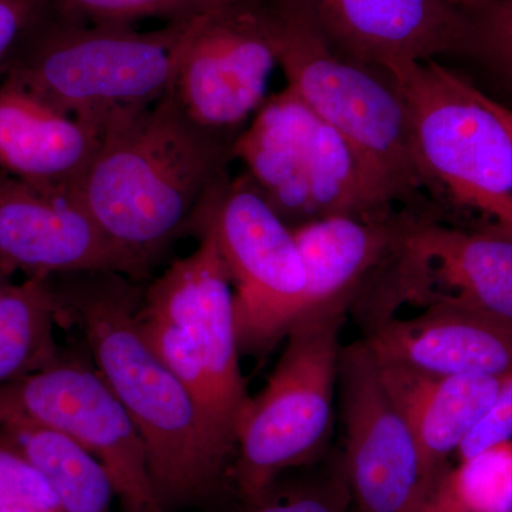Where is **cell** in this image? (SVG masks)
<instances>
[{"label": "cell", "instance_id": "6da1fadb", "mask_svg": "<svg viewBox=\"0 0 512 512\" xmlns=\"http://www.w3.org/2000/svg\"><path fill=\"white\" fill-rule=\"evenodd\" d=\"M239 134L188 119L173 94L104 128L70 200L127 259L138 282L185 234L227 178Z\"/></svg>", "mask_w": 512, "mask_h": 512}, {"label": "cell", "instance_id": "7a4b0ae2", "mask_svg": "<svg viewBox=\"0 0 512 512\" xmlns=\"http://www.w3.org/2000/svg\"><path fill=\"white\" fill-rule=\"evenodd\" d=\"M62 325L82 332L96 370L146 447L148 473L167 512L204 503L229 481L197 404L138 325L144 291L116 272L55 276Z\"/></svg>", "mask_w": 512, "mask_h": 512}, {"label": "cell", "instance_id": "3957f363", "mask_svg": "<svg viewBox=\"0 0 512 512\" xmlns=\"http://www.w3.org/2000/svg\"><path fill=\"white\" fill-rule=\"evenodd\" d=\"M204 15L140 32L133 25L77 22L47 6L3 80L101 134L170 92Z\"/></svg>", "mask_w": 512, "mask_h": 512}, {"label": "cell", "instance_id": "277c9868", "mask_svg": "<svg viewBox=\"0 0 512 512\" xmlns=\"http://www.w3.org/2000/svg\"><path fill=\"white\" fill-rule=\"evenodd\" d=\"M286 86L372 165L402 207L440 212L448 204L421 163L406 101L383 69L332 52L288 0L256 6Z\"/></svg>", "mask_w": 512, "mask_h": 512}, {"label": "cell", "instance_id": "5b68a950", "mask_svg": "<svg viewBox=\"0 0 512 512\" xmlns=\"http://www.w3.org/2000/svg\"><path fill=\"white\" fill-rule=\"evenodd\" d=\"M197 237V249L144 291L137 320L148 345L191 393L211 446L231 476L252 397L239 367L227 266L210 231Z\"/></svg>", "mask_w": 512, "mask_h": 512}, {"label": "cell", "instance_id": "8992f818", "mask_svg": "<svg viewBox=\"0 0 512 512\" xmlns=\"http://www.w3.org/2000/svg\"><path fill=\"white\" fill-rule=\"evenodd\" d=\"M234 157L291 229L402 207L362 154L288 86L256 111Z\"/></svg>", "mask_w": 512, "mask_h": 512}, {"label": "cell", "instance_id": "52a82bcc", "mask_svg": "<svg viewBox=\"0 0 512 512\" xmlns=\"http://www.w3.org/2000/svg\"><path fill=\"white\" fill-rule=\"evenodd\" d=\"M346 313L325 309L299 319L265 389L251 400L229 476L244 503L264 497L328 443Z\"/></svg>", "mask_w": 512, "mask_h": 512}, {"label": "cell", "instance_id": "ba28073f", "mask_svg": "<svg viewBox=\"0 0 512 512\" xmlns=\"http://www.w3.org/2000/svg\"><path fill=\"white\" fill-rule=\"evenodd\" d=\"M384 70L403 94L421 163L448 204L512 232V136L477 87L436 59Z\"/></svg>", "mask_w": 512, "mask_h": 512}, {"label": "cell", "instance_id": "9c48e42d", "mask_svg": "<svg viewBox=\"0 0 512 512\" xmlns=\"http://www.w3.org/2000/svg\"><path fill=\"white\" fill-rule=\"evenodd\" d=\"M210 231L234 291L241 355H265L301 318L306 271L295 235L247 173L212 192L192 234Z\"/></svg>", "mask_w": 512, "mask_h": 512}, {"label": "cell", "instance_id": "30bf717a", "mask_svg": "<svg viewBox=\"0 0 512 512\" xmlns=\"http://www.w3.org/2000/svg\"><path fill=\"white\" fill-rule=\"evenodd\" d=\"M28 421L66 434L103 464L123 512H167L148 473L143 439L96 367L62 359L0 384V426Z\"/></svg>", "mask_w": 512, "mask_h": 512}, {"label": "cell", "instance_id": "8fae6325", "mask_svg": "<svg viewBox=\"0 0 512 512\" xmlns=\"http://www.w3.org/2000/svg\"><path fill=\"white\" fill-rule=\"evenodd\" d=\"M338 384L353 511L421 512L427 491L416 440L365 340L340 350Z\"/></svg>", "mask_w": 512, "mask_h": 512}, {"label": "cell", "instance_id": "7c38bea8", "mask_svg": "<svg viewBox=\"0 0 512 512\" xmlns=\"http://www.w3.org/2000/svg\"><path fill=\"white\" fill-rule=\"evenodd\" d=\"M278 66L258 9L208 12L185 50L170 92L197 126L241 134L268 99L269 80Z\"/></svg>", "mask_w": 512, "mask_h": 512}, {"label": "cell", "instance_id": "4fadbf2b", "mask_svg": "<svg viewBox=\"0 0 512 512\" xmlns=\"http://www.w3.org/2000/svg\"><path fill=\"white\" fill-rule=\"evenodd\" d=\"M424 215L437 214L394 207L373 217H333L292 229L306 271L301 318L333 308L375 318L392 291L407 238Z\"/></svg>", "mask_w": 512, "mask_h": 512}, {"label": "cell", "instance_id": "5bb4252c", "mask_svg": "<svg viewBox=\"0 0 512 512\" xmlns=\"http://www.w3.org/2000/svg\"><path fill=\"white\" fill-rule=\"evenodd\" d=\"M457 299L512 323V232L453 227L436 215L414 225L399 265L392 311Z\"/></svg>", "mask_w": 512, "mask_h": 512}, {"label": "cell", "instance_id": "9a60e30c", "mask_svg": "<svg viewBox=\"0 0 512 512\" xmlns=\"http://www.w3.org/2000/svg\"><path fill=\"white\" fill-rule=\"evenodd\" d=\"M335 55L386 69L463 55L470 19L444 0H288Z\"/></svg>", "mask_w": 512, "mask_h": 512}, {"label": "cell", "instance_id": "2e32d148", "mask_svg": "<svg viewBox=\"0 0 512 512\" xmlns=\"http://www.w3.org/2000/svg\"><path fill=\"white\" fill-rule=\"evenodd\" d=\"M0 268L55 276L116 272L137 281L126 258L80 205L0 171ZM138 282V281H137Z\"/></svg>", "mask_w": 512, "mask_h": 512}, {"label": "cell", "instance_id": "e0dca14e", "mask_svg": "<svg viewBox=\"0 0 512 512\" xmlns=\"http://www.w3.org/2000/svg\"><path fill=\"white\" fill-rule=\"evenodd\" d=\"M365 343L377 362L427 375L512 372V323L457 299H437L413 319L384 320L369 330Z\"/></svg>", "mask_w": 512, "mask_h": 512}, {"label": "cell", "instance_id": "ac0fdd59", "mask_svg": "<svg viewBox=\"0 0 512 512\" xmlns=\"http://www.w3.org/2000/svg\"><path fill=\"white\" fill-rule=\"evenodd\" d=\"M96 128L67 116L18 84L0 83V171L69 197L100 147Z\"/></svg>", "mask_w": 512, "mask_h": 512}, {"label": "cell", "instance_id": "d6986e66", "mask_svg": "<svg viewBox=\"0 0 512 512\" xmlns=\"http://www.w3.org/2000/svg\"><path fill=\"white\" fill-rule=\"evenodd\" d=\"M376 363L387 392L416 440L429 497L447 471V458L458 451L493 406L504 376H433Z\"/></svg>", "mask_w": 512, "mask_h": 512}, {"label": "cell", "instance_id": "ffe728a7", "mask_svg": "<svg viewBox=\"0 0 512 512\" xmlns=\"http://www.w3.org/2000/svg\"><path fill=\"white\" fill-rule=\"evenodd\" d=\"M0 444L35 468L55 493L63 512H111L116 497L103 464L66 434L28 421L0 426Z\"/></svg>", "mask_w": 512, "mask_h": 512}, {"label": "cell", "instance_id": "44dd1931", "mask_svg": "<svg viewBox=\"0 0 512 512\" xmlns=\"http://www.w3.org/2000/svg\"><path fill=\"white\" fill-rule=\"evenodd\" d=\"M55 278L30 276L0 295V384L15 382L62 359Z\"/></svg>", "mask_w": 512, "mask_h": 512}, {"label": "cell", "instance_id": "7402d4cb", "mask_svg": "<svg viewBox=\"0 0 512 512\" xmlns=\"http://www.w3.org/2000/svg\"><path fill=\"white\" fill-rule=\"evenodd\" d=\"M450 481L458 497L473 512H512V443L467 458Z\"/></svg>", "mask_w": 512, "mask_h": 512}, {"label": "cell", "instance_id": "603a6c76", "mask_svg": "<svg viewBox=\"0 0 512 512\" xmlns=\"http://www.w3.org/2000/svg\"><path fill=\"white\" fill-rule=\"evenodd\" d=\"M57 15L93 25H133L141 19L178 22L211 12L210 0H46Z\"/></svg>", "mask_w": 512, "mask_h": 512}, {"label": "cell", "instance_id": "cb8c5ba5", "mask_svg": "<svg viewBox=\"0 0 512 512\" xmlns=\"http://www.w3.org/2000/svg\"><path fill=\"white\" fill-rule=\"evenodd\" d=\"M468 19L470 32L461 56L484 64L512 90V0H491Z\"/></svg>", "mask_w": 512, "mask_h": 512}, {"label": "cell", "instance_id": "d4e9b609", "mask_svg": "<svg viewBox=\"0 0 512 512\" xmlns=\"http://www.w3.org/2000/svg\"><path fill=\"white\" fill-rule=\"evenodd\" d=\"M63 512L45 478L25 458L0 444V512Z\"/></svg>", "mask_w": 512, "mask_h": 512}, {"label": "cell", "instance_id": "484cf974", "mask_svg": "<svg viewBox=\"0 0 512 512\" xmlns=\"http://www.w3.org/2000/svg\"><path fill=\"white\" fill-rule=\"evenodd\" d=\"M352 504L345 474L342 480L309 485L289 493H275L272 488L259 500L245 503L238 512H348Z\"/></svg>", "mask_w": 512, "mask_h": 512}, {"label": "cell", "instance_id": "4316f807", "mask_svg": "<svg viewBox=\"0 0 512 512\" xmlns=\"http://www.w3.org/2000/svg\"><path fill=\"white\" fill-rule=\"evenodd\" d=\"M512 440V372L503 377L500 390L483 420L466 437L457 453L461 461L487 448Z\"/></svg>", "mask_w": 512, "mask_h": 512}, {"label": "cell", "instance_id": "83f0119b", "mask_svg": "<svg viewBox=\"0 0 512 512\" xmlns=\"http://www.w3.org/2000/svg\"><path fill=\"white\" fill-rule=\"evenodd\" d=\"M46 10V0H0V83L20 43Z\"/></svg>", "mask_w": 512, "mask_h": 512}, {"label": "cell", "instance_id": "f1b7e54d", "mask_svg": "<svg viewBox=\"0 0 512 512\" xmlns=\"http://www.w3.org/2000/svg\"><path fill=\"white\" fill-rule=\"evenodd\" d=\"M421 512H473L466 504L458 497L453 484L450 481V471L441 476L437 484L434 485L433 490L426 503H424Z\"/></svg>", "mask_w": 512, "mask_h": 512}, {"label": "cell", "instance_id": "f546056e", "mask_svg": "<svg viewBox=\"0 0 512 512\" xmlns=\"http://www.w3.org/2000/svg\"><path fill=\"white\" fill-rule=\"evenodd\" d=\"M478 93H480L481 100L500 117L505 127L510 130L512 136V107L505 106V104L493 99V97L487 96V94L481 92V90H478Z\"/></svg>", "mask_w": 512, "mask_h": 512}, {"label": "cell", "instance_id": "4dcf8cb0", "mask_svg": "<svg viewBox=\"0 0 512 512\" xmlns=\"http://www.w3.org/2000/svg\"><path fill=\"white\" fill-rule=\"evenodd\" d=\"M261 0H210L211 12L218 10L254 9Z\"/></svg>", "mask_w": 512, "mask_h": 512}, {"label": "cell", "instance_id": "1f68e13d", "mask_svg": "<svg viewBox=\"0 0 512 512\" xmlns=\"http://www.w3.org/2000/svg\"><path fill=\"white\" fill-rule=\"evenodd\" d=\"M448 5L453 6L464 15L470 16L476 15L481 12L491 2V0H444Z\"/></svg>", "mask_w": 512, "mask_h": 512}, {"label": "cell", "instance_id": "d6a6232c", "mask_svg": "<svg viewBox=\"0 0 512 512\" xmlns=\"http://www.w3.org/2000/svg\"><path fill=\"white\" fill-rule=\"evenodd\" d=\"M10 282L8 278H6L5 274H3L2 268H0V295L5 291L6 286H8Z\"/></svg>", "mask_w": 512, "mask_h": 512}, {"label": "cell", "instance_id": "836d02e7", "mask_svg": "<svg viewBox=\"0 0 512 512\" xmlns=\"http://www.w3.org/2000/svg\"><path fill=\"white\" fill-rule=\"evenodd\" d=\"M9 512H30V511H26V510H13V511H9Z\"/></svg>", "mask_w": 512, "mask_h": 512}, {"label": "cell", "instance_id": "e575fe53", "mask_svg": "<svg viewBox=\"0 0 512 512\" xmlns=\"http://www.w3.org/2000/svg\"><path fill=\"white\" fill-rule=\"evenodd\" d=\"M352 512H356V511H352Z\"/></svg>", "mask_w": 512, "mask_h": 512}]
</instances>
